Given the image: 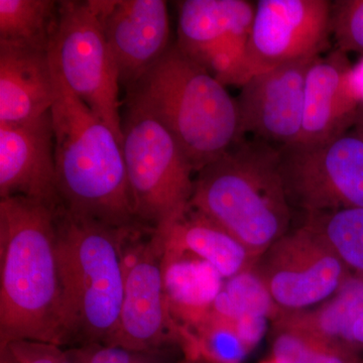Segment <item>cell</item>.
Segmentation results:
<instances>
[{"label": "cell", "mask_w": 363, "mask_h": 363, "mask_svg": "<svg viewBox=\"0 0 363 363\" xmlns=\"http://www.w3.org/2000/svg\"><path fill=\"white\" fill-rule=\"evenodd\" d=\"M62 346L39 341L21 340L9 344L4 350L14 363H58Z\"/></svg>", "instance_id": "83f0119b"}, {"label": "cell", "mask_w": 363, "mask_h": 363, "mask_svg": "<svg viewBox=\"0 0 363 363\" xmlns=\"http://www.w3.org/2000/svg\"><path fill=\"white\" fill-rule=\"evenodd\" d=\"M354 128H357L358 131L363 133V105H360L359 108H358Z\"/></svg>", "instance_id": "4dcf8cb0"}, {"label": "cell", "mask_w": 363, "mask_h": 363, "mask_svg": "<svg viewBox=\"0 0 363 363\" xmlns=\"http://www.w3.org/2000/svg\"><path fill=\"white\" fill-rule=\"evenodd\" d=\"M332 35L341 51L363 54V0L332 2Z\"/></svg>", "instance_id": "484cf974"}, {"label": "cell", "mask_w": 363, "mask_h": 363, "mask_svg": "<svg viewBox=\"0 0 363 363\" xmlns=\"http://www.w3.org/2000/svg\"><path fill=\"white\" fill-rule=\"evenodd\" d=\"M279 313L255 267L225 279L211 310V314L234 325L250 351L264 337L267 321L276 319Z\"/></svg>", "instance_id": "ffe728a7"}, {"label": "cell", "mask_w": 363, "mask_h": 363, "mask_svg": "<svg viewBox=\"0 0 363 363\" xmlns=\"http://www.w3.org/2000/svg\"><path fill=\"white\" fill-rule=\"evenodd\" d=\"M262 363H274V362H272V360L269 359V360H267V362H262Z\"/></svg>", "instance_id": "836d02e7"}, {"label": "cell", "mask_w": 363, "mask_h": 363, "mask_svg": "<svg viewBox=\"0 0 363 363\" xmlns=\"http://www.w3.org/2000/svg\"><path fill=\"white\" fill-rule=\"evenodd\" d=\"M279 169L291 207L305 215L363 208V133L357 128L328 142L279 147Z\"/></svg>", "instance_id": "9c48e42d"}, {"label": "cell", "mask_w": 363, "mask_h": 363, "mask_svg": "<svg viewBox=\"0 0 363 363\" xmlns=\"http://www.w3.org/2000/svg\"><path fill=\"white\" fill-rule=\"evenodd\" d=\"M362 312L363 276L353 272L337 292L314 309L281 311L278 317L354 347L351 342V332Z\"/></svg>", "instance_id": "44dd1931"}, {"label": "cell", "mask_w": 363, "mask_h": 363, "mask_svg": "<svg viewBox=\"0 0 363 363\" xmlns=\"http://www.w3.org/2000/svg\"><path fill=\"white\" fill-rule=\"evenodd\" d=\"M162 276L172 316L193 334L211 313L225 279L192 253L168 250H164Z\"/></svg>", "instance_id": "ac0fdd59"}, {"label": "cell", "mask_w": 363, "mask_h": 363, "mask_svg": "<svg viewBox=\"0 0 363 363\" xmlns=\"http://www.w3.org/2000/svg\"><path fill=\"white\" fill-rule=\"evenodd\" d=\"M56 223L66 345H111L123 300V241L138 225L117 228L62 206Z\"/></svg>", "instance_id": "5b68a950"}, {"label": "cell", "mask_w": 363, "mask_h": 363, "mask_svg": "<svg viewBox=\"0 0 363 363\" xmlns=\"http://www.w3.org/2000/svg\"><path fill=\"white\" fill-rule=\"evenodd\" d=\"M193 335L199 357L214 363H240L250 352L234 325L211 313Z\"/></svg>", "instance_id": "d4e9b609"}, {"label": "cell", "mask_w": 363, "mask_h": 363, "mask_svg": "<svg viewBox=\"0 0 363 363\" xmlns=\"http://www.w3.org/2000/svg\"><path fill=\"white\" fill-rule=\"evenodd\" d=\"M351 342L358 350H363V312L357 318L351 332Z\"/></svg>", "instance_id": "f546056e"}, {"label": "cell", "mask_w": 363, "mask_h": 363, "mask_svg": "<svg viewBox=\"0 0 363 363\" xmlns=\"http://www.w3.org/2000/svg\"><path fill=\"white\" fill-rule=\"evenodd\" d=\"M58 363H74L72 358L69 357L68 352L62 350L61 354H60Z\"/></svg>", "instance_id": "1f68e13d"}, {"label": "cell", "mask_w": 363, "mask_h": 363, "mask_svg": "<svg viewBox=\"0 0 363 363\" xmlns=\"http://www.w3.org/2000/svg\"><path fill=\"white\" fill-rule=\"evenodd\" d=\"M49 52L52 67L72 92L123 143L118 70L91 0L59 2Z\"/></svg>", "instance_id": "ba28073f"}, {"label": "cell", "mask_w": 363, "mask_h": 363, "mask_svg": "<svg viewBox=\"0 0 363 363\" xmlns=\"http://www.w3.org/2000/svg\"><path fill=\"white\" fill-rule=\"evenodd\" d=\"M56 210L0 198V350L21 340L66 345Z\"/></svg>", "instance_id": "6da1fadb"}, {"label": "cell", "mask_w": 363, "mask_h": 363, "mask_svg": "<svg viewBox=\"0 0 363 363\" xmlns=\"http://www.w3.org/2000/svg\"><path fill=\"white\" fill-rule=\"evenodd\" d=\"M164 243L154 229L138 225L123 245L124 290L118 327L111 345L149 353L169 342L182 343L199 357L197 341L172 316L162 276Z\"/></svg>", "instance_id": "52a82bcc"}, {"label": "cell", "mask_w": 363, "mask_h": 363, "mask_svg": "<svg viewBox=\"0 0 363 363\" xmlns=\"http://www.w3.org/2000/svg\"><path fill=\"white\" fill-rule=\"evenodd\" d=\"M54 71L57 95L51 114L61 206L76 216L117 228L140 225L123 143Z\"/></svg>", "instance_id": "7a4b0ae2"}, {"label": "cell", "mask_w": 363, "mask_h": 363, "mask_svg": "<svg viewBox=\"0 0 363 363\" xmlns=\"http://www.w3.org/2000/svg\"><path fill=\"white\" fill-rule=\"evenodd\" d=\"M190 206L259 259L290 228L292 207L279 169V147L241 140L194 179Z\"/></svg>", "instance_id": "3957f363"}, {"label": "cell", "mask_w": 363, "mask_h": 363, "mask_svg": "<svg viewBox=\"0 0 363 363\" xmlns=\"http://www.w3.org/2000/svg\"><path fill=\"white\" fill-rule=\"evenodd\" d=\"M1 363H14L13 358L9 357L6 351H1Z\"/></svg>", "instance_id": "d6a6232c"}, {"label": "cell", "mask_w": 363, "mask_h": 363, "mask_svg": "<svg viewBox=\"0 0 363 363\" xmlns=\"http://www.w3.org/2000/svg\"><path fill=\"white\" fill-rule=\"evenodd\" d=\"M351 68L339 49L315 60L306 79L302 128L295 143L328 142L355 125L360 105L351 88Z\"/></svg>", "instance_id": "2e32d148"}, {"label": "cell", "mask_w": 363, "mask_h": 363, "mask_svg": "<svg viewBox=\"0 0 363 363\" xmlns=\"http://www.w3.org/2000/svg\"><path fill=\"white\" fill-rule=\"evenodd\" d=\"M14 196L61 206L51 111L26 123L0 124V198Z\"/></svg>", "instance_id": "9a60e30c"}, {"label": "cell", "mask_w": 363, "mask_h": 363, "mask_svg": "<svg viewBox=\"0 0 363 363\" xmlns=\"http://www.w3.org/2000/svg\"><path fill=\"white\" fill-rule=\"evenodd\" d=\"M126 98L142 105L166 126L197 173L245 135L238 100L176 43L126 92Z\"/></svg>", "instance_id": "277c9868"}, {"label": "cell", "mask_w": 363, "mask_h": 363, "mask_svg": "<svg viewBox=\"0 0 363 363\" xmlns=\"http://www.w3.org/2000/svg\"><path fill=\"white\" fill-rule=\"evenodd\" d=\"M74 363H152L145 353L126 350L121 346L90 344L71 351Z\"/></svg>", "instance_id": "4316f807"}, {"label": "cell", "mask_w": 363, "mask_h": 363, "mask_svg": "<svg viewBox=\"0 0 363 363\" xmlns=\"http://www.w3.org/2000/svg\"><path fill=\"white\" fill-rule=\"evenodd\" d=\"M350 81L358 104L363 105V58L351 68Z\"/></svg>", "instance_id": "f1b7e54d"}, {"label": "cell", "mask_w": 363, "mask_h": 363, "mask_svg": "<svg viewBox=\"0 0 363 363\" xmlns=\"http://www.w3.org/2000/svg\"><path fill=\"white\" fill-rule=\"evenodd\" d=\"M156 234L164 250L192 253L214 267L224 279L252 269L257 262L225 229L191 206L164 233Z\"/></svg>", "instance_id": "d6986e66"}, {"label": "cell", "mask_w": 363, "mask_h": 363, "mask_svg": "<svg viewBox=\"0 0 363 363\" xmlns=\"http://www.w3.org/2000/svg\"><path fill=\"white\" fill-rule=\"evenodd\" d=\"M320 57V56H319ZM315 58L298 60L253 76L238 98L243 133L279 145L297 142L304 113L306 79Z\"/></svg>", "instance_id": "5bb4252c"}, {"label": "cell", "mask_w": 363, "mask_h": 363, "mask_svg": "<svg viewBox=\"0 0 363 363\" xmlns=\"http://www.w3.org/2000/svg\"><path fill=\"white\" fill-rule=\"evenodd\" d=\"M255 269L285 312L321 304L353 274L324 236L305 223L267 248Z\"/></svg>", "instance_id": "30bf717a"}, {"label": "cell", "mask_w": 363, "mask_h": 363, "mask_svg": "<svg viewBox=\"0 0 363 363\" xmlns=\"http://www.w3.org/2000/svg\"><path fill=\"white\" fill-rule=\"evenodd\" d=\"M59 2L0 0V40L49 50L58 23Z\"/></svg>", "instance_id": "603a6c76"}, {"label": "cell", "mask_w": 363, "mask_h": 363, "mask_svg": "<svg viewBox=\"0 0 363 363\" xmlns=\"http://www.w3.org/2000/svg\"><path fill=\"white\" fill-rule=\"evenodd\" d=\"M125 101L123 152L135 217L164 233L190 207L194 171L166 126L142 105Z\"/></svg>", "instance_id": "8992f818"}, {"label": "cell", "mask_w": 363, "mask_h": 363, "mask_svg": "<svg viewBox=\"0 0 363 363\" xmlns=\"http://www.w3.org/2000/svg\"><path fill=\"white\" fill-rule=\"evenodd\" d=\"M56 95L49 50L0 40V124L42 116L51 111Z\"/></svg>", "instance_id": "e0dca14e"}, {"label": "cell", "mask_w": 363, "mask_h": 363, "mask_svg": "<svg viewBox=\"0 0 363 363\" xmlns=\"http://www.w3.org/2000/svg\"><path fill=\"white\" fill-rule=\"evenodd\" d=\"M176 45L223 85L245 83V55L255 4L245 0H184Z\"/></svg>", "instance_id": "8fae6325"}, {"label": "cell", "mask_w": 363, "mask_h": 363, "mask_svg": "<svg viewBox=\"0 0 363 363\" xmlns=\"http://www.w3.org/2000/svg\"><path fill=\"white\" fill-rule=\"evenodd\" d=\"M255 6L245 55V83L284 64L321 56L330 47L331 1L259 0Z\"/></svg>", "instance_id": "7c38bea8"}, {"label": "cell", "mask_w": 363, "mask_h": 363, "mask_svg": "<svg viewBox=\"0 0 363 363\" xmlns=\"http://www.w3.org/2000/svg\"><path fill=\"white\" fill-rule=\"evenodd\" d=\"M304 223L324 236L351 272L363 276V208L306 215Z\"/></svg>", "instance_id": "cb8c5ba5"}, {"label": "cell", "mask_w": 363, "mask_h": 363, "mask_svg": "<svg viewBox=\"0 0 363 363\" xmlns=\"http://www.w3.org/2000/svg\"><path fill=\"white\" fill-rule=\"evenodd\" d=\"M126 92L166 54L168 4L162 0H91Z\"/></svg>", "instance_id": "4fadbf2b"}, {"label": "cell", "mask_w": 363, "mask_h": 363, "mask_svg": "<svg viewBox=\"0 0 363 363\" xmlns=\"http://www.w3.org/2000/svg\"><path fill=\"white\" fill-rule=\"evenodd\" d=\"M274 363H363L360 350L331 340L281 317L274 320Z\"/></svg>", "instance_id": "7402d4cb"}]
</instances>
